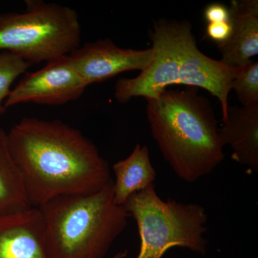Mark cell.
Masks as SVG:
<instances>
[{"instance_id":"6da1fadb","label":"cell","mask_w":258,"mask_h":258,"mask_svg":"<svg viewBox=\"0 0 258 258\" xmlns=\"http://www.w3.org/2000/svg\"><path fill=\"white\" fill-rule=\"evenodd\" d=\"M28 203L96 192L113 181L109 164L79 129L60 120L23 118L7 133Z\"/></svg>"},{"instance_id":"7a4b0ae2","label":"cell","mask_w":258,"mask_h":258,"mask_svg":"<svg viewBox=\"0 0 258 258\" xmlns=\"http://www.w3.org/2000/svg\"><path fill=\"white\" fill-rule=\"evenodd\" d=\"M154 58L140 74L118 80L115 100L127 103L133 98H157L172 85L203 88L216 97L222 123L227 118L228 97L240 68L230 67L203 53L197 45L192 25L186 20L160 19L151 32Z\"/></svg>"},{"instance_id":"3957f363","label":"cell","mask_w":258,"mask_h":258,"mask_svg":"<svg viewBox=\"0 0 258 258\" xmlns=\"http://www.w3.org/2000/svg\"><path fill=\"white\" fill-rule=\"evenodd\" d=\"M153 139L180 179L194 183L224 160V146L211 103L198 88H166L147 100Z\"/></svg>"},{"instance_id":"277c9868","label":"cell","mask_w":258,"mask_h":258,"mask_svg":"<svg viewBox=\"0 0 258 258\" xmlns=\"http://www.w3.org/2000/svg\"><path fill=\"white\" fill-rule=\"evenodd\" d=\"M37 208L50 258H104L130 217L115 202L113 181L96 192L57 197Z\"/></svg>"},{"instance_id":"5b68a950","label":"cell","mask_w":258,"mask_h":258,"mask_svg":"<svg viewBox=\"0 0 258 258\" xmlns=\"http://www.w3.org/2000/svg\"><path fill=\"white\" fill-rule=\"evenodd\" d=\"M123 208L137 222L141 242L137 258H161L173 247L206 254L208 214L202 205L164 200L153 184L130 197Z\"/></svg>"},{"instance_id":"8992f818","label":"cell","mask_w":258,"mask_h":258,"mask_svg":"<svg viewBox=\"0 0 258 258\" xmlns=\"http://www.w3.org/2000/svg\"><path fill=\"white\" fill-rule=\"evenodd\" d=\"M23 13H0V50L30 63L69 55L81 46L76 10L42 0H27Z\"/></svg>"},{"instance_id":"52a82bcc","label":"cell","mask_w":258,"mask_h":258,"mask_svg":"<svg viewBox=\"0 0 258 258\" xmlns=\"http://www.w3.org/2000/svg\"><path fill=\"white\" fill-rule=\"evenodd\" d=\"M87 85L75 68L70 55L47 62L42 69L27 74L10 91L4 106L33 103L60 106L81 98Z\"/></svg>"},{"instance_id":"ba28073f","label":"cell","mask_w":258,"mask_h":258,"mask_svg":"<svg viewBox=\"0 0 258 258\" xmlns=\"http://www.w3.org/2000/svg\"><path fill=\"white\" fill-rule=\"evenodd\" d=\"M87 86L101 83L125 71H144L154 58L152 47L134 50L117 46L110 39L86 42L70 54Z\"/></svg>"},{"instance_id":"9c48e42d","label":"cell","mask_w":258,"mask_h":258,"mask_svg":"<svg viewBox=\"0 0 258 258\" xmlns=\"http://www.w3.org/2000/svg\"><path fill=\"white\" fill-rule=\"evenodd\" d=\"M0 258H50L38 208L0 217Z\"/></svg>"},{"instance_id":"30bf717a","label":"cell","mask_w":258,"mask_h":258,"mask_svg":"<svg viewBox=\"0 0 258 258\" xmlns=\"http://www.w3.org/2000/svg\"><path fill=\"white\" fill-rule=\"evenodd\" d=\"M229 10L232 32L217 48L222 62L241 68L258 54V1L232 0Z\"/></svg>"},{"instance_id":"8fae6325","label":"cell","mask_w":258,"mask_h":258,"mask_svg":"<svg viewBox=\"0 0 258 258\" xmlns=\"http://www.w3.org/2000/svg\"><path fill=\"white\" fill-rule=\"evenodd\" d=\"M224 147L232 151V159L252 172L258 171V103L229 106L227 118L219 128Z\"/></svg>"},{"instance_id":"7c38bea8","label":"cell","mask_w":258,"mask_h":258,"mask_svg":"<svg viewBox=\"0 0 258 258\" xmlns=\"http://www.w3.org/2000/svg\"><path fill=\"white\" fill-rule=\"evenodd\" d=\"M113 195L117 205L123 206L134 194L154 184L157 171L152 165L147 146L137 144L130 155L113 166Z\"/></svg>"},{"instance_id":"4fadbf2b","label":"cell","mask_w":258,"mask_h":258,"mask_svg":"<svg viewBox=\"0 0 258 258\" xmlns=\"http://www.w3.org/2000/svg\"><path fill=\"white\" fill-rule=\"evenodd\" d=\"M31 208L21 174L10 154L7 133L0 128V217Z\"/></svg>"},{"instance_id":"5bb4252c","label":"cell","mask_w":258,"mask_h":258,"mask_svg":"<svg viewBox=\"0 0 258 258\" xmlns=\"http://www.w3.org/2000/svg\"><path fill=\"white\" fill-rule=\"evenodd\" d=\"M32 64L11 52L0 50V114L7 111L4 103L11 91L12 85Z\"/></svg>"},{"instance_id":"9a60e30c","label":"cell","mask_w":258,"mask_h":258,"mask_svg":"<svg viewBox=\"0 0 258 258\" xmlns=\"http://www.w3.org/2000/svg\"><path fill=\"white\" fill-rule=\"evenodd\" d=\"M235 91L242 106L258 103V62L251 60L240 68L232 81Z\"/></svg>"},{"instance_id":"2e32d148","label":"cell","mask_w":258,"mask_h":258,"mask_svg":"<svg viewBox=\"0 0 258 258\" xmlns=\"http://www.w3.org/2000/svg\"><path fill=\"white\" fill-rule=\"evenodd\" d=\"M232 32L230 20L222 23H208L206 28V35L208 38L215 42L217 45L227 41Z\"/></svg>"},{"instance_id":"e0dca14e","label":"cell","mask_w":258,"mask_h":258,"mask_svg":"<svg viewBox=\"0 0 258 258\" xmlns=\"http://www.w3.org/2000/svg\"><path fill=\"white\" fill-rule=\"evenodd\" d=\"M204 16L208 23H222L230 20V10L220 3H212L205 8Z\"/></svg>"},{"instance_id":"ac0fdd59","label":"cell","mask_w":258,"mask_h":258,"mask_svg":"<svg viewBox=\"0 0 258 258\" xmlns=\"http://www.w3.org/2000/svg\"><path fill=\"white\" fill-rule=\"evenodd\" d=\"M126 250L120 251V252H117L115 254H113L111 258H125L127 256Z\"/></svg>"}]
</instances>
